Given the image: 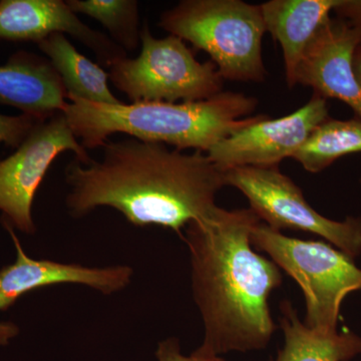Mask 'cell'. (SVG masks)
<instances>
[{
  "label": "cell",
  "mask_w": 361,
  "mask_h": 361,
  "mask_svg": "<svg viewBox=\"0 0 361 361\" xmlns=\"http://www.w3.org/2000/svg\"><path fill=\"white\" fill-rule=\"evenodd\" d=\"M103 158L66 169V207L73 217L111 207L130 224L182 230L217 207L225 172L202 152L187 154L164 144L130 137L106 141Z\"/></svg>",
  "instance_id": "obj_1"
},
{
  "label": "cell",
  "mask_w": 361,
  "mask_h": 361,
  "mask_svg": "<svg viewBox=\"0 0 361 361\" xmlns=\"http://www.w3.org/2000/svg\"><path fill=\"white\" fill-rule=\"evenodd\" d=\"M260 222L250 208L217 206L185 228L192 290L205 329L198 355L261 350L276 331L268 302L282 274L252 246V230Z\"/></svg>",
  "instance_id": "obj_2"
},
{
  "label": "cell",
  "mask_w": 361,
  "mask_h": 361,
  "mask_svg": "<svg viewBox=\"0 0 361 361\" xmlns=\"http://www.w3.org/2000/svg\"><path fill=\"white\" fill-rule=\"evenodd\" d=\"M258 99L242 92H221L190 103L137 102L106 104L71 99L63 111L85 149L103 147L109 137L127 134L144 142L194 149L207 153L216 144L249 123Z\"/></svg>",
  "instance_id": "obj_3"
},
{
  "label": "cell",
  "mask_w": 361,
  "mask_h": 361,
  "mask_svg": "<svg viewBox=\"0 0 361 361\" xmlns=\"http://www.w3.org/2000/svg\"><path fill=\"white\" fill-rule=\"evenodd\" d=\"M159 25L208 54L223 80L263 82L267 77L260 4L183 0L161 14Z\"/></svg>",
  "instance_id": "obj_4"
},
{
  "label": "cell",
  "mask_w": 361,
  "mask_h": 361,
  "mask_svg": "<svg viewBox=\"0 0 361 361\" xmlns=\"http://www.w3.org/2000/svg\"><path fill=\"white\" fill-rule=\"evenodd\" d=\"M250 239L256 250L268 254L302 289L304 325L323 334L337 331L342 301L361 290V269L353 259L325 242L292 238L261 222Z\"/></svg>",
  "instance_id": "obj_5"
},
{
  "label": "cell",
  "mask_w": 361,
  "mask_h": 361,
  "mask_svg": "<svg viewBox=\"0 0 361 361\" xmlns=\"http://www.w3.org/2000/svg\"><path fill=\"white\" fill-rule=\"evenodd\" d=\"M141 51L135 59H116L106 66L116 89L132 103L200 102L223 92V78L212 61L200 63L184 40L169 35L156 39L141 28Z\"/></svg>",
  "instance_id": "obj_6"
},
{
  "label": "cell",
  "mask_w": 361,
  "mask_h": 361,
  "mask_svg": "<svg viewBox=\"0 0 361 361\" xmlns=\"http://www.w3.org/2000/svg\"><path fill=\"white\" fill-rule=\"evenodd\" d=\"M226 186L239 190L250 209L272 229L317 235L351 259L361 253V218L330 220L315 211L295 183L278 168L239 167L225 171Z\"/></svg>",
  "instance_id": "obj_7"
},
{
  "label": "cell",
  "mask_w": 361,
  "mask_h": 361,
  "mask_svg": "<svg viewBox=\"0 0 361 361\" xmlns=\"http://www.w3.org/2000/svg\"><path fill=\"white\" fill-rule=\"evenodd\" d=\"M73 152L75 160L87 165V149L73 134L63 113L33 126L16 152L0 161V211L2 222L33 234L32 205L47 171L63 152Z\"/></svg>",
  "instance_id": "obj_8"
},
{
  "label": "cell",
  "mask_w": 361,
  "mask_h": 361,
  "mask_svg": "<svg viewBox=\"0 0 361 361\" xmlns=\"http://www.w3.org/2000/svg\"><path fill=\"white\" fill-rule=\"evenodd\" d=\"M326 99L313 94L300 109L278 118L258 115L207 152L209 160L221 171L233 168H278L302 147L311 133L329 120Z\"/></svg>",
  "instance_id": "obj_9"
},
{
  "label": "cell",
  "mask_w": 361,
  "mask_h": 361,
  "mask_svg": "<svg viewBox=\"0 0 361 361\" xmlns=\"http://www.w3.org/2000/svg\"><path fill=\"white\" fill-rule=\"evenodd\" d=\"M361 35L348 21L330 18L304 52L296 71V85L310 87L324 99H339L361 120V85L353 56Z\"/></svg>",
  "instance_id": "obj_10"
},
{
  "label": "cell",
  "mask_w": 361,
  "mask_h": 361,
  "mask_svg": "<svg viewBox=\"0 0 361 361\" xmlns=\"http://www.w3.org/2000/svg\"><path fill=\"white\" fill-rule=\"evenodd\" d=\"M16 249V260L0 270V311L8 310L28 292L58 284H80L106 294L129 286L134 270L127 265L87 267L28 257L13 228L4 222Z\"/></svg>",
  "instance_id": "obj_11"
},
{
  "label": "cell",
  "mask_w": 361,
  "mask_h": 361,
  "mask_svg": "<svg viewBox=\"0 0 361 361\" xmlns=\"http://www.w3.org/2000/svg\"><path fill=\"white\" fill-rule=\"evenodd\" d=\"M68 33L96 52L102 65L125 58L127 52L104 33L80 20L63 0H1L0 39L35 42Z\"/></svg>",
  "instance_id": "obj_12"
},
{
  "label": "cell",
  "mask_w": 361,
  "mask_h": 361,
  "mask_svg": "<svg viewBox=\"0 0 361 361\" xmlns=\"http://www.w3.org/2000/svg\"><path fill=\"white\" fill-rule=\"evenodd\" d=\"M66 99L65 87L49 59L18 51L0 66V104L47 120L63 113Z\"/></svg>",
  "instance_id": "obj_13"
},
{
  "label": "cell",
  "mask_w": 361,
  "mask_h": 361,
  "mask_svg": "<svg viewBox=\"0 0 361 361\" xmlns=\"http://www.w3.org/2000/svg\"><path fill=\"white\" fill-rule=\"evenodd\" d=\"M338 4L339 0H270L260 4L266 32L281 47L289 89L296 85L304 52Z\"/></svg>",
  "instance_id": "obj_14"
},
{
  "label": "cell",
  "mask_w": 361,
  "mask_h": 361,
  "mask_svg": "<svg viewBox=\"0 0 361 361\" xmlns=\"http://www.w3.org/2000/svg\"><path fill=\"white\" fill-rule=\"evenodd\" d=\"M37 45L61 78L66 99L96 104H122L109 87L108 71L80 54L65 35L54 33Z\"/></svg>",
  "instance_id": "obj_15"
},
{
  "label": "cell",
  "mask_w": 361,
  "mask_h": 361,
  "mask_svg": "<svg viewBox=\"0 0 361 361\" xmlns=\"http://www.w3.org/2000/svg\"><path fill=\"white\" fill-rule=\"evenodd\" d=\"M284 348L271 361H348L361 355V337L350 331L323 334L307 329L289 300L280 303Z\"/></svg>",
  "instance_id": "obj_16"
},
{
  "label": "cell",
  "mask_w": 361,
  "mask_h": 361,
  "mask_svg": "<svg viewBox=\"0 0 361 361\" xmlns=\"http://www.w3.org/2000/svg\"><path fill=\"white\" fill-rule=\"evenodd\" d=\"M361 153V120H329L310 135L292 157L304 170L317 174L334 161L350 154Z\"/></svg>",
  "instance_id": "obj_17"
},
{
  "label": "cell",
  "mask_w": 361,
  "mask_h": 361,
  "mask_svg": "<svg viewBox=\"0 0 361 361\" xmlns=\"http://www.w3.org/2000/svg\"><path fill=\"white\" fill-rule=\"evenodd\" d=\"M75 14L99 21L123 51H135L141 44L139 2L135 0H66Z\"/></svg>",
  "instance_id": "obj_18"
},
{
  "label": "cell",
  "mask_w": 361,
  "mask_h": 361,
  "mask_svg": "<svg viewBox=\"0 0 361 361\" xmlns=\"http://www.w3.org/2000/svg\"><path fill=\"white\" fill-rule=\"evenodd\" d=\"M35 116L21 114L20 116H6L0 114V144L18 149L33 126L39 122Z\"/></svg>",
  "instance_id": "obj_19"
},
{
  "label": "cell",
  "mask_w": 361,
  "mask_h": 361,
  "mask_svg": "<svg viewBox=\"0 0 361 361\" xmlns=\"http://www.w3.org/2000/svg\"><path fill=\"white\" fill-rule=\"evenodd\" d=\"M156 361H226L221 356H204L192 353L189 356L180 353V342L175 337L166 339L158 344Z\"/></svg>",
  "instance_id": "obj_20"
},
{
  "label": "cell",
  "mask_w": 361,
  "mask_h": 361,
  "mask_svg": "<svg viewBox=\"0 0 361 361\" xmlns=\"http://www.w3.org/2000/svg\"><path fill=\"white\" fill-rule=\"evenodd\" d=\"M334 11L337 18L348 21L361 35V0H339Z\"/></svg>",
  "instance_id": "obj_21"
},
{
  "label": "cell",
  "mask_w": 361,
  "mask_h": 361,
  "mask_svg": "<svg viewBox=\"0 0 361 361\" xmlns=\"http://www.w3.org/2000/svg\"><path fill=\"white\" fill-rule=\"evenodd\" d=\"M18 327L14 323L0 322V345H6L18 334Z\"/></svg>",
  "instance_id": "obj_22"
},
{
  "label": "cell",
  "mask_w": 361,
  "mask_h": 361,
  "mask_svg": "<svg viewBox=\"0 0 361 361\" xmlns=\"http://www.w3.org/2000/svg\"><path fill=\"white\" fill-rule=\"evenodd\" d=\"M353 68L355 71L356 80H358L361 85V40L356 45L355 51L353 56Z\"/></svg>",
  "instance_id": "obj_23"
},
{
  "label": "cell",
  "mask_w": 361,
  "mask_h": 361,
  "mask_svg": "<svg viewBox=\"0 0 361 361\" xmlns=\"http://www.w3.org/2000/svg\"><path fill=\"white\" fill-rule=\"evenodd\" d=\"M360 184H361V178H360Z\"/></svg>",
  "instance_id": "obj_24"
}]
</instances>
